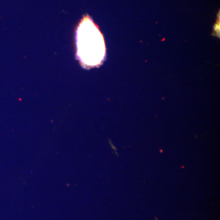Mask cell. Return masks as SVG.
Returning <instances> with one entry per match:
<instances>
[{"label": "cell", "instance_id": "6da1fadb", "mask_svg": "<svg viewBox=\"0 0 220 220\" xmlns=\"http://www.w3.org/2000/svg\"><path fill=\"white\" fill-rule=\"evenodd\" d=\"M77 55L86 67L100 65L105 56L103 37L98 27L89 17H84L76 31Z\"/></svg>", "mask_w": 220, "mask_h": 220}]
</instances>
